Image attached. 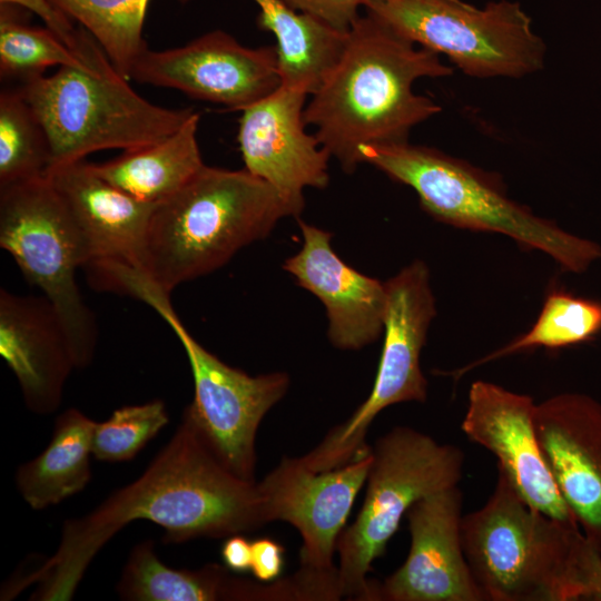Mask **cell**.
<instances>
[{
  "mask_svg": "<svg viewBox=\"0 0 601 601\" xmlns=\"http://www.w3.org/2000/svg\"><path fill=\"white\" fill-rule=\"evenodd\" d=\"M29 11L0 3V75L21 83L43 76L48 67H89L97 46L93 41L87 58L65 45L50 29L30 24Z\"/></svg>",
  "mask_w": 601,
  "mask_h": 601,
  "instance_id": "26",
  "label": "cell"
},
{
  "mask_svg": "<svg viewBox=\"0 0 601 601\" xmlns=\"http://www.w3.org/2000/svg\"><path fill=\"white\" fill-rule=\"evenodd\" d=\"M47 178L80 237L86 266L111 260L138 267L157 204L117 188L85 159L53 167Z\"/></svg>",
  "mask_w": 601,
  "mask_h": 601,
  "instance_id": "19",
  "label": "cell"
},
{
  "mask_svg": "<svg viewBox=\"0 0 601 601\" xmlns=\"http://www.w3.org/2000/svg\"><path fill=\"white\" fill-rule=\"evenodd\" d=\"M364 8L471 77L519 78L544 66L545 45L518 2L494 1L480 9L461 0H372Z\"/></svg>",
  "mask_w": 601,
  "mask_h": 601,
  "instance_id": "10",
  "label": "cell"
},
{
  "mask_svg": "<svg viewBox=\"0 0 601 601\" xmlns=\"http://www.w3.org/2000/svg\"><path fill=\"white\" fill-rule=\"evenodd\" d=\"M97 43L89 67H60L18 86L45 129L50 168L89 154L138 149L178 130L195 112L138 95ZM48 170V171H49Z\"/></svg>",
  "mask_w": 601,
  "mask_h": 601,
  "instance_id": "5",
  "label": "cell"
},
{
  "mask_svg": "<svg viewBox=\"0 0 601 601\" xmlns=\"http://www.w3.org/2000/svg\"><path fill=\"white\" fill-rule=\"evenodd\" d=\"M0 246L57 313L76 368L93 358L98 328L76 270L87 257L72 220L47 177L0 188Z\"/></svg>",
  "mask_w": 601,
  "mask_h": 601,
  "instance_id": "9",
  "label": "cell"
},
{
  "mask_svg": "<svg viewBox=\"0 0 601 601\" xmlns=\"http://www.w3.org/2000/svg\"><path fill=\"white\" fill-rule=\"evenodd\" d=\"M538 437L559 491L601 553V402L580 392L535 405Z\"/></svg>",
  "mask_w": 601,
  "mask_h": 601,
  "instance_id": "17",
  "label": "cell"
},
{
  "mask_svg": "<svg viewBox=\"0 0 601 601\" xmlns=\"http://www.w3.org/2000/svg\"><path fill=\"white\" fill-rule=\"evenodd\" d=\"M221 558L225 565L231 571H249L252 562V542L240 534L228 536L221 546Z\"/></svg>",
  "mask_w": 601,
  "mask_h": 601,
  "instance_id": "34",
  "label": "cell"
},
{
  "mask_svg": "<svg viewBox=\"0 0 601 601\" xmlns=\"http://www.w3.org/2000/svg\"><path fill=\"white\" fill-rule=\"evenodd\" d=\"M535 405L526 394L479 380L469 390L461 430L470 441L496 457L497 470L532 508L578 525L541 447L534 422Z\"/></svg>",
  "mask_w": 601,
  "mask_h": 601,
  "instance_id": "15",
  "label": "cell"
},
{
  "mask_svg": "<svg viewBox=\"0 0 601 601\" xmlns=\"http://www.w3.org/2000/svg\"><path fill=\"white\" fill-rule=\"evenodd\" d=\"M461 539L485 601L578 600L583 533L532 508L502 471L485 504L463 514Z\"/></svg>",
  "mask_w": 601,
  "mask_h": 601,
  "instance_id": "6",
  "label": "cell"
},
{
  "mask_svg": "<svg viewBox=\"0 0 601 601\" xmlns=\"http://www.w3.org/2000/svg\"><path fill=\"white\" fill-rule=\"evenodd\" d=\"M130 79L242 111L280 86L276 46L248 48L223 30L137 59Z\"/></svg>",
  "mask_w": 601,
  "mask_h": 601,
  "instance_id": "13",
  "label": "cell"
},
{
  "mask_svg": "<svg viewBox=\"0 0 601 601\" xmlns=\"http://www.w3.org/2000/svg\"><path fill=\"white\" fill-rule=\"evenodd\" d=\"M169 422L166 404L152 400L117 408L108 420L97 423L92 435V456L105 462L134 459Z\"/></svg>",
  "mask_w": 601,
  "mask_h": 601,
  "instance_id": "29",
  "label": "cell"
},
{
  "mask_svg": "<svg viewBox=\"0 0 601 601\" xmlns=\"http://www.w3.org/2000/svg\"><path fill=\"white\" fill-rule=\"evenodd\" d=\"M257 24L276 40L280 85L312 96L339 60L347 40L319 18L293 9L283 0H254Z\"/></svg>",
  "mask_w": 601,
  "mask_h": 601,
  "instance_id": "22",
  "label": "cell"
},
{
  "mask_svg": "<svg viewBox=\"0 0 601 601\" xmlns=\"http://www.w3.org/2000/svg\"><path fill=\"white\" fill-rule=\"evenodd\" d=\"M217 563L200 569H174L155 552L151 540L129 553L116 590L129 601L266 600V584L233 577Z\"/></svg>",
  "mask_w": 601,
  "mask_h": 601,
  "instance_id": "21",
  "label": "cell"
},
{
  "mask_svg": "<svg viewBox=\"0 0 601 601\" xmlns=\"http://www.w3.org/2000/svg\"><path fill=\"white\" fill-rule=\"evenodd\" d=\"M149 1L49 0L92 36L111 65L128 80L137 59L148 48L142 28Z\"/></svg>",
  "mask_w": 601,
  "mask_h": 601,
  "instance_id": "27",
  "label": "cell"
},
{
  "mask_svg": "<svg viewBox=\"0 0 601 601\" xmlns=\"http://www.w3.org/2000/svg\"><path fill=\"white\" fill-rule=\"evenodd\" d=\"M102 282L106 290L144 302L169 325L186 352L194 380V398L183 416L229 471L255 481L257 430L287 393L289 375L273 372L250 376L220 361L184 326L170 303V293L140 269L112 264L104 272Z\"/></svg>",
  "mask_w": 601,
  "mask_h": 601,
  "instance_id": "7",
  "label": "cell"
},
{
  "mask_svg": "<svg viewBox=\"0 0 601 601\" xmlns=\"http://www.w3.org/2000/svg\"><path fill=\"white\" fill-rule=\"evenodd\" d=\"M453 73L440 55L366 13L347 32L344 51L304 109L306 126L342 169L353 173L368 147L407 142L411 129L441 111L412 90L415 80Z\"/></svg>",
  "mask_w": 601,
  "mask_h": 601,
  "instance_id": "2",
  "label": "cell"
},
{
  "mask_svg": "<svg viewBox=\"0 0 601 601\" xmlns=\"http://www.w3.org/2000/svg\"><path fill=\"white\" fill-rule=\"evenodd\" d=\"M0 3H10L19 6L30 13L37 14L65 45L81 53V43L83 28L78 29L72 24V21L62 12L57 10L49 0H0ZM83 57V56H82Z\"/></svg>",
  "mask_w": 601,
  "mask_h": 601,
  "instance_id": "31",
  "label": "cell"
},
{
  "mask_svg": "<svg viewBox=\"0 0 601 601\" xmlns=\"http://www.w3.org/2000/svg\"><path fill=\"white\" fill-rule=\"evenodd\" d=\"M298 225L303 246L283 268L325 306L329 342L339 349H359L374 343L384 331L385 283L343 262L331 246L329 231L300 219Z\"/></svg>",
  "mask_w": 601,
  "mask_h": 601,
  "instance_id": "18",
  "label": "cell"
},
{
  "mask_svg": "<svg viewBox=\"0 0 601 601\" xmlns=\"http://www.w3.org/2000/svg\"><path fill=\"white\" fill-rule=\"evenodd\" d=\"M292 209L268 183L245 168L204 165L156 205L138 265L168 293L210 274L242 248L264 239Z\"/></svg>",
  "mask_w": 601,
  "mask_h": 601,
  "instance_id": "3",
  "label": "cell"
},
{
  "mask_svg": "<svg viewBox=\"0 0 601 601\" xmlns=\"http://www.w3.org/2000/svg\"><path fill=\"white\" fill-rule=\"evenodd\" d=\"M284 546L277 541L260 538L252 542L250 570L260 582H273L278 579L284 566Z\"/></svg>",
  "mask_w": 601,
  "mask_h": 601,
  "instance_id": "33",
  "label": "cell"
},
{
  "mask_svg": "<svg viewBox=\"0 0 601 601\" xmlns=\"http://www.w3.org/2000/svg\"><path fill=\"white\" fill-rule=\"evenodd\" d=\"M578 600L601 601V553L583 536L575 561Z\"/></svg>",
  "mask_w": 601,
  "mask_h": 601,
  "instance_id": "32",
  "label": "cell"
},
{
  "mask_svg": "<svg viewBox=\"0 0 601 601\" xmlns=\"http://www.w3.org/2000/svg\"><path fill=\"white\" fill-rule=\"evenodd\" d=\"M136 520L165 530V543L224 538L267 524L256 481L229 471L185 417L144 473L90 513L63 523L58 549L7 582L2 600L36 584L32 601L70 600L105 544Z\"/></svg>",
  "mask_w": 601,
  "mask_h": 601,
  "instance_id": "1",
  "label": "cell"
},
{
  "mask_svg": "<svg viewBox=\"0 0 601 601\" xmlns=\"http://www.w3.org/2000/svg\"><path fill=\"white\" fill-rule=\"evenodd\" d=\"M601 332V302L562 289L546 295L531 328L499 349L452 372L456 378L474 367L538 347L559 349L588 342Z\"/></svg>",
  "mask_w": 601,
  "mask_h": 601,
  "instance_id": "25",
  "label": "cell"
},
{
  "mask_svg": "<svg viewBox=\"0 0 601 601\" xmlns=\"http://www.w3.org/2000/svg\"><path fill=\"white\" fill-rule=\"evenodd\" d=\"M387 305L384 342L373 388L343 424L332 428L309 453L300 456L315 471H326L366 454V432L384 408L427 398V381L421 370V351L436 315L430 272L414 260L385 282Z\"/></svg>",
  "mask_w": 601,
  "mask_h": 601,
  "instance_id": "11",
  "label": "cell"
},
{
  "mask_svg": "<svg viewBox=\"0 0 601 601\" xmlns=\"http://www.w3.org/2000/svg\"><path fill=\"white\" fill-rule=\"evenodd\" d=\"M372 464L363 505L336 542L342 598L368 601L367 574L417 501L459 485L465 456L410 426H394L371 447Z\"/></svg>",
  "mask_w": 601,
  "mask_h": 601,
  "instance_id": "8",
  "label": "cell"
},
{
  "mask_svg": "<svg viewBox=\"0 0 601 601\" xmlns=\"http://www.w3.org/2000/svg\"><path fill=\"white\" fill-rule=\"evenodd\" d=\"M295 10L309 13L347 32L361 16L358 10L372 0H283Z\"/></svg>",
  "mask_w": 601,
  "mask_h": 601,
  "instance_id": "30",
  "label": "cell"
},
{
  "mask_svg": "<svg viewBox=\"0 0 601 601\" xmlns=\"http://www.w3.org/2000/svg\"><path fill=\"white\" fill-rule=\"evenodd\" d=\"M307 93L284 86L242 110L237 141L245 169L272 185L298 217L306 187L329 181L326 149L306 132Z\"/></svg>",
  "mask_w": 601,
  "mask_h": 601,
  "instance_id": "16",
  "label": "cell"
},
{
  "mask_svg": "<svg viewBox=\"0 0 601 601\" xmlns=\"http://www.w3.org/2000/svg\"><path fill=\"white\" fill-rule=\"evenodd\" d=\"M371 450L342 466L315 471L302 457H283L258 487L267 522L285 521L302 536L299 568L290 575L300 600H339L336 542L366 483Z\"/></svg>",
  "mask_w": 601,
  "mask_h": 601,
  "instance_id": "12",
  "label": "cell"
},
{
  "mask_svg": "<svg viewBox=\"0 0 601 601\" xmlns=\"http://www.w3.org/2000/svg\"><path fill=\"white\" fill-rule=\"evenodd\" d=\"M95 425L77 408L65 411L56 420L48 446L19 466L17 487L31 509L58 504L87 486Z\"/></svg>",
  "mask_w": 601,
  "mask_h": 601,
  "instance_id": "24",
  "label": "cell"
},
{
  "mask_svg": "<svg viewBox=\"0 0 601 601\" xmlns=\"http://www.w3.org/2000/svg\"><path fill=\"white\" fill-rule=\"evenodd\" d=\"M0 355L30 411L49 414L59 407L76 365L65 328L45 296L0 290Z\"/></svg>",
  "mask_w": 601,
  "mask_h": 601,
  "instance_id": "20",
  "label": "cell"
},
{
  "mask_svg": "<svg viewBox=\"0 0 601 601\" xmlns=\"http://www.w3.org/2000/svg\"><path fill=\"white\" fill-rule=\"evenodd\" d=\"M363 162L411 187L434 219L459 228L509 236L524 249H538L564 270L584 273L601 258V246L541 218L509 198L500 177L426 146L368 147Z\"/></svg>",
  "mask_w": 601,
  "mask_h": 601,
  "instance_id": "4",
  "label": "cell"
},
{
  "mask_svg": "<svg viewBox=\"0 0 601 601\" xmlns=\"http://www.w3.org/2000/svg\"><path fill=\"white\" fill-rule=\"evenodd\" d=\"M199 118L195 111L167 138L91 166L130 196L159 204L180 190L205 165L197 141Z\"/></svg>",
  "mask_w": 601,
  "mask_h": 601,
  "instance_id": "23",
  "label": "cell"
},
{
  "mask_svg": "<svg viewBox=\"0 0 601 601\" xmlns=\"http://www.w3.org/2000/svg\"><path fill=\"white\" fill-rule=\"evenodd\" d=\"M50 149L43 127L18 87L0 93V188L47 177Z\"/></svg>",
  "mask_w": 601,
  "mask_h": 601,
  "instance_id": "28",
  "label": "cell"
},
{
  "mask_svg": "<svg viewBox=\"0 0 601 601\" xmlns=\"http://www.w3.org/2000/svg\"><path fill=\"white\" fill-rule=\"evenodd\" d=\"M463 501L455 485L410 508L408 554L382 582H370L368 601H485L462 546Z\"/></svg>",
  "mask_w": 601,
  "mask_h": 601,
  "instance_id": "14",
  "label": "cell"
}]
</instances>
